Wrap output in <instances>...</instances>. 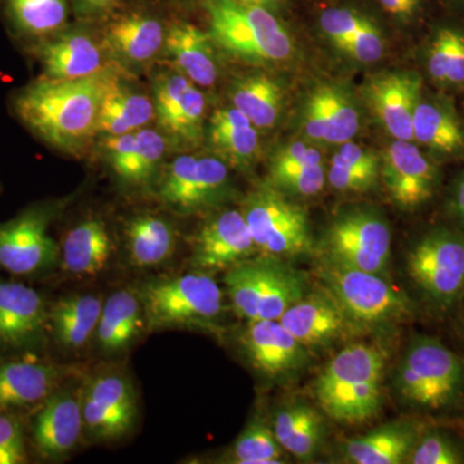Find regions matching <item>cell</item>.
<instances>
[{
    "instance_id": "obj_1",
    "label": "cell",
    "mask_w": 464,
    "mask_h": 464,
    "mask_svg": "<svg viewBox=\"0 0 464 464\" xmlns=\"http://www.w3.org/2000/svg\"><path fill=\"white\" fill-rule=\"evenodd\" d=\"M115 78L109 70L67 81L42 76L18 92L14 110L39 139L72 154L97 132L101 101Z\"/></svg>"
},
{
    "instance_id": "obj_2",
    "label": "cell",
    "mask_w": 464,
    "mask_h": 464,
    "mask_svg": "<svg viewBox=\"0 0 464 464\" xmlns=\"http://www.w3.org/2000/svg\"><path fill=\"white\" fill-rule=\"evenodd\" d=\"M389 353L380 343L353 342L332 357L314 383L325 417L342 424H362L380 414Z\"/></svg>"
},
{
    "instance_id": "obj_3",
    "label": "cell",
    "mask_w": 464,
    "mask_h": 464,
    "mask_svg": "<svg viewBox=\"0 0 464 464\" xmlns=\"http://www.w3.org/2000/svg\"><path fill=\"white\" fill-rule=\"evenodd\" d=\"M393 389L399 401L415 413H463L464 357L439 338L417 334L396 365Z\"/></svg>"
},
{
    "instance_id": "obj_4",
    "label": "cell",
    "mask_w": 464,
    "mask_h": 464,
    "mask_svg": "<svg viewBox=\"0 0 464 464\" xmlns=\"http://www.w3.org/2000/svg\"><path fill=\"white\" fill-rule=\"evenodd\" d=\"M314 275L362 334L393 332L417 316L413 299L387 276L335 264L320 256Z\"/></svg>"
},
{
    "instance_id": "obj_5",
    "label": "cell",
    "mask_w": 464,
    "mask_h": 464,
    "mask_svg": "<svg viewBox=\"0 0 464 464\" xmlns=\"http://www.w3.org/2000/svg\"><path fill=\"white\" fill-rule=\"evenodd\" d=\"M225 284L235 314L246 323L279 320L311 289L306 274L289 259L265 255L232 266Z\"/></svg>"
},
{
    "instance_id": "obj_6",
    "label": "cell",
    "mask_w": 464,
    "mask_h": 464,
    "mask_svg": "<svg viewBox=\"0 0 464 464\" xmlns=\"http://www.w3.org/2000/svg\"><path fill=\"white\" fill-rule=\"evenodd\" d=\"M405 270L424 306L435 316H447L464 298V232H424L406 252Z\"/></svg>"
},
{
    "instance_id": "obj_7",
    "label": "cell",
    "mask_w": 464,
    "mask_h": 464,
    "mask_svg": "<svg viewBox=\"0 0 464 464\" xmlns=\"http://www.w3.org/2000/svg\"><path fill=\"white\" fill-rule=\"evenodd\" d=\"M209 35L230 56L252 63H280L295 51L285 27L268 9L237 0H206Z\"/></svg>"
},
{
    "instance_id": "obj_8",
    "label": "cell",
    "mask_w": 464,
    "mask_h": 464,
    "mask_svg": "<svg viewBox=\"0 0 464 464\" xmlns=\"http://www.w3.org/2000/svg\"><path fill=\"white\" fill-rule=\"evenodd\" d=\"M146 322L151 329L209 326L224 311V292L209 274L191 273L158 280L141 293Z\"/></svg>"
},
{
    "instance_id": "obj_9",
    "label": "cell",
    "mask_w": 464,
    "mask_h": 464,
    "mask_svg": "<svg viewBox=\"0 0 464 464\" xmlns=\"http://www.w3.org/2000/svg\"><path fill=\"white\" fill-rule=\"evenodd\" d=\"M241 212L261 255L290 261L315 250L306 210L273 186L250 194Z\"/></svg>"
},
{
    "instance_id": "obj_10",
    "label": "cell",
    "mask_w": 464,
    "mask_h": 464,
    "mask_svg": "<svg viewBox=\"0 0 464 464\" xmlns=\"http://www.w3.org/2000/svg\"><path fill=\"white\" fill-rule=\"evenodd\" d=\"M391 244L390 226L380 213L371 208H353L333 219L317 256L389 277Z\"/></svg>"
},
{
    "instance_id": "obj_11",
    "label": "cell",
    "mask_w": 464,
    "mask_h": 464,
    "mask_svg": "<svg viewBox=\"0 0 464 464\" xmlns=\"http://www.w3.org/2000/svg\"><path fill=\"white\" fill-rule=\"evenodd\" d=\"M239 344L249 366L270 383H295L311 364L313 353L279 320L246 323L240 333Z\"/></svg>"
},
{
    "instance_id": "obj_12",
    "label": "cell",
    "mask_w": 464,
    "mask_h": 464,
    "mask_svg": "<svg viewBox=\"0 0 464 464\" xmlns=\"http://www.w3.org/2000/svg\"><path fill=\"white\" fill-rule=\"evenodd\" d=\"M228 183L227 164L222 159L183 154L168 164L158 195L176 212H198L224 200Z\"/></svg>"
},
{
    "instance_id": "obj_13",
    "label": "cell",
    "mask_w": 464,
    "mask_h": 464,
    "mask_svg": "<svg viewBox=\"0 0 464 464\" xmlns=\"http://www.w3.org/2000/svg\"><path fill=\"white\" fill-rule=\"evenodd\" d=\"M50 216L34 209L0 224V267L25 276L56 264L58 246L51 237Z\"/></svg>"
},
{
    "instance_id": "obj_14",
    "label": "cell",
    "mask_w": 464,
    "mask_h": 464,
    "mask_svg": "<svg viewBox=\"0 0 464 464\" xmlns=\"http://www.w3.org/2000/svg\"><path fill=\"white\" fill-rule=\"evenodd\" d=\"M279 322L311 353L360 334L340 304L320 285L308 290L283 314Z\"/></svg>"
},
{
    "instance_id": "obj_15",
    "label": "cell",
    "mask_w": 464,
    "mask_h": 464,
    "mask_svg": "<svg viewBox=\"0 0 464 464\" xmlns=\"http://www.w3.org/2000/svg\"><path fill=\"white\" fill-rule=\"evenodd\" d=\"M381 172L391 199L404 210L426 206L438 190V167L411 141L390 143Z\"/></svg>"
},
{
    "instance_id": "obj_16",
    "label": "cell",
    "mask_w": 464,
    "mask_h": 464,
    "mask_svg": "<svg viewBox=\"0 0 464 464\" xmlns=\"http://www.w3.org/2000/svg\"><path fill=\"white\" fill-rule=\"evenodd\" d=\"M258 252L243 212L228 209L210 218L198 232L192 265L206 274L227 271Z\"/></svg>"
},
{
    "instance_id": "obj_17",
    "label": "cell",
    "mask_w": 464,
    "mask_h": 464,
    "mask_svg": "<svg viewBox=\"0 0 464 464\" xmlns=\"http://www.w3.org/2000/svg\"><path fill=\"white\" fill-rule=\"evenodd\" d=\"M84 429L96 438H121L132 429L137 401L132 384L123 375L94 378L82 396Z\"/></svg>"
},
{
    "instance_id": "obj_18",
    "label": "cell",
    "mask_w": 464,
    "mask_h": 464,
    "mask_svg": "<svg viewBox=\"0 0 464 464\" xmlns=\"http://www.w3.org/2000/svg\"><path fill=\"white\" fill-rule=\"evenodd\" d=\"M155 118L174 146L198 145L204 134L206 99L200 90L179 75L154 87Z\"/></svg>"
},
{
    "instance_id": "obj_19",
    "label": "cell",
    "mask_w": 464,
    "mask_h": 464,
    "mask_svg": "<svg viewBox=\"0 0 464 464\" xmlns=\"http://www.w3.org/2000/svg\"><path fill=\"white\" fill-rule=\"evenodd\" d=\"M422 79L417 72H384L365 87V97L391 136L413 141V118L420 100Z\"/></svg>"
},
{
    "instance_id": "obj_20",
    "label": "cell",
    "mask_w": 464,
    "mask_h": 464,
    "mask_svg": "<svg viewBox=\"0 0 464 464\" xmlns=\"http://www.w3.org/2000/svg\"><path fill=\"white\" fill-rule=\"evenodd\" d=\"M429 424L418 420H399L382 424L364 435L347 440L341 448L343 462L351 464H401Z\"/></svg>"
},
{
    "instance_id": "obj_21",
    "label": "cell",
    "mask_w": 464,
    "mask_h": 464,
    "mask_svg": "<svg viewBox=\"0 0 464 464\" xmlns=\"http://www.w3.org/2000/svg\"><path fill=\"white\" fill-rule=\"evenodd\" d=\"M83 429L81 396L72 391H56L36 415L34 441L43 457H63L76 447Z\"/></svg>"
},
{
    "instance_id": "obj_22",
    "label": "cell",
    "mask_w": 464,
    "mask_h": 464,
    "mask_svg": "<svg viewBox=\"0 0 464 464\" xmlns=\"http://www.w3.org/2000/svg\"><path fill=\"white\" fill-rule=\"evenodd\" d=\"M47 325V307L35 289L0 280V343L26 346L39 340Z\"/></svg>"
},
{
    "instance_id": "obj_23",
    "label": "cell",
    "mask_w": 464,
    "mask_h": 464,
    "mask_svg": "<svg viewBox=\"0 0 464 464\" xmlns=\"http://www.w3.org/2000/svg\"><path fill=\"white\" fill-rule=\"evenodd\" d=\"M61 372L42 360H12L0 364V411L43 404L57 391Z\"/></svg>"
},
{
    "instance_id": "obj_24",
    "label": "cell",
    "mask_w": 464,
    "mask_h": 464,
    "mask_svg": "<svg viewBox=\"0 0 464 464\" xmlns=\"http://www.w3.org/2000/svg\"><path fill=\"white\" fill-rule=\"evenodd\" d=\"M45 78H85L103 72V54L88 34L70 32L42 41L36 51Z\"/></svg>"
},
{
    "instance_id": "obj_25",
    "label": "cell",
    "mask_w": 464,
    "mask_h": 464,
    "mask_svg": "<svg viewBox=\"0 0 464 464\" xmlns=\"http://www.w3.org/2000/svg\"><path fill=\"white\" fill-rule=\"evenodd\" d=\"M325 414L304 400H290L273 415V431L280 447L302 462H311L325 441Z\"/></svg>"
},
{
    "instance_id": "obj_26",
    "label": "cell",
    "mask_w": 464,
    "mask_h": 464,
    "mask_svg": "<svg viewBox=\"0 0 464 464\" xmlns=\"http://www.w3.org/2000/svg\"><path fill=\"white\" fill-rule=\"evenodd\" d=\"M215 43L209 33L188 23L174 24L166 35L167 54L192 84L212 87L218 78Z\"/></svg>"
},
{
    "instance_id": "obj_27",
    "label": "cell",
    "mask_w": 464,
    "mask_h": 464,
    "mask_svg": "<svg viewBox=\"0 0 464 464\" xmlns=\"http://www.w3.org/2000/svg\"><path fill=\"white\" fill-rule=\"evenodd\" d=\"M160 21L146 14H130L112 21L105 32L106 50L127 65H143L152 60L166 43Z\"/></svg>"
},
{
    "instance_id": "obj_28",
    "label": "cell",
    "mask_w": 464,
    "mask_h": 464,
    "mask_svg": "<svg viewBox=\"0 0 464 464\" xmlns=\"http://www.w3.org/2000/svg\"><path fill=\"white\" fill-rule=\"evenodd\" d=\"M207 140L217 157L232 167L248 168L257 158V128L237 109L216 110L208 124Z\"/></svg>"
},
{
    "instance_id": "obj_29",
    "label": "cell",
    "mask_w": 464,
    "mask_h": 464,
    "mask_svg": "<svg viewBox=\"0 0 464 464\" xmlns=\"http://www.w3.org/2000/svg\"><path fill=\"white\" fill-rule=\"evenodd\" d=\"M146 314L141 295L121 289L103 302L96 337L106 353H119L141 334Z\"/></svg>"
},
{
    "instance_id": "obj_30",
    "label": "cell",
    "mask_w": 464,
    "mask_h": 464,
    "mask_svg": "<svg viewBox=\"0 0 464 464\" xmlns=\"http://www.w3.org/2000/svg\"><path fill=\"white\" fill-rule=\"evenodd\" d=\"M111 256V237L101 219H85L67 232L63 240V268L76 276L100 274L108 267Z\"/></svg>"
},
{
    "instance_id": "obj_31",
    "label": "cell",
    "mask_w": 464,
    "mask_h": 464,
    "mask_svg": "<svg viewBox=\"0 0 464 464\" xmlns=\"http://www.w3.org/2000/svg\"><path fill=\"white\" fill-rule=\"evenodd\" d=\"M155 118L154 101L119 83H110L101 101L97 132L105 136L136 132Z\"/></svg>"
},
{
    "instance_id": "obj_32",
    "label": "cell",
    "mask_w": 464,
    "mask_h": 464,
    "mask_svg": "<svg viewBox=\"0 0 464 464\" xmlns=\"http://www.w3.org/2000/svg\"><path fill=\"white\" fill-rule=\"evenodd\" d=\"M102 307V299L92 295L60 299L48 314L58 343L69 350L83 348L96 335Z\"/></svg>"
},
{
    "instance_id": "obj_33",
    "label": "cell",
    "mask_w": 464,
    "mask_h": 464,
    "mask_svg": "<svg viewBox=\"0 0 464 464\" xmlns=\"http://www.w3.org/2000/svg\"><path fill=\"white\" fill-rule=\"evenodd\" d=\"M413 140L439 154H459L464 150L463 125L447 103L420 99L414 112Z\"/></svg>"
},
{
    "instance_id": "obj_34",
    "label": "cell",
    "mask_w": 464,
    "mask_h": 464,
    "mask_svg": "<svg viewBox=\"0 0 464 464\" xmlns=\"http://www.w3.org/2000/svg\"><path fill=\"white\" fill-rule=\"evenodd\" d=\"M128 255L137 267H155L172 257L176 231L167 219L154 215L133 217L125 227Z\"/></svg>"
},
{
    "instance_id": "obj_35",
    "label": "cell",
    "mask_w": 464,
    "mask_h": 464,
    "mask_svg": "<svg viewBox=\"0 0 464 464\" xmlns=\"http://www.w3.org/2000/svg\"><path fill=\"white\" fill-rule=\"evenodd\" d=\"M232 106L243 112L258 130H268L276 124L283 109V91L270 76H243L232 84Z\"/></svg>"
},
{
    "instance_id": "obj_36",
    "label": "cell",
    "mask_w": 464,
    "mask_h": 464,
    "mask_svg": "<svg viewBox=\"0 0 464 464\" xmlns=\"http://www.w3.org/2000/svg\"><path fill=\"white\" fill-rule=\"evenodd\" d=\"M9 26L32 39L51 38L65 25L66 0H0Z\"/></svg>"
},
{
    "instance_id": "obj_37",
    "label": "cell",
    "mask_w": 464,
    "mask_h": 464,
    "mask_svg": "<svg viewBox=\"0 0 464 464\" xmlns=\"http://www.w3.org/2000/svg\"><path fill=\"white\" fill-rule=\"evenodd\" d=\"M427 69L433 81L448 85L464 84V32L442 27L433 36Z\"/></svg>"
},
{
    "instance_id": "obj_38",
    "label": "cell",
    "mask_w": 464,
    "mask_h": 464,
    "mask_svg": "<svg viewBox=\"0 0 464 464\" xmlns=\"http://www.w3.org/2000/svg\"><path fill=\"white\" fill-rule=\"evenodd\" d=\"M314 94L325 121V142L351 141L360 127L359 112L350 97L335 85H319Z\"/></svg>"
},
{
    "instance_id": "obj_39",
    "label": "cell",
    "mask_w": 464,
    "mask_h": 464,
    "mask_svg": "<svg viewBox=\"0 0 464 464\" xmlns=\"http://www.w3.org/2000/svg\"><path fill=\"white\" fill-rule=\"evenodd\" d=\"M284 454L285 450L275 438L271 424L256 417L235 441L228 463L279 464L284 463Z\"/></svg>"
},
{
    "instance_id": "obj_40",
    "label": "cell",
    "mask_w": 464,
    "mask_h": 464,
    "mask_svg": "<svg viewBox=\"0 0 464 464\" xmlns=\"http://www.w3.org/2000/svg\"><path fill=\"white\" fill-rule=\"evenodd\" d=\"M454 431V430H453ZM450 427L429 424L409 456L411 464H463L464 438Z\"/></svg>"
},
{
    "instance_id": "obj_41",
    "label": "cell",
    "mask_w": 464,
    "mask_h": 464,
    "mask_svg": "<svg viewBox=\"0 0 464 464\" xmlns=\"http://www.w3.org/2000/svg\"><path fill=\"white\" fill-rule=\"evenodd\" d=\"M166 136L150 128L136 130L132 157L121 181L143 185L157 173L167 151Z\"/></svg>"
},
{
    "instance_id": "obj_42",
    "label": "cell",
    "mask_w": 464,
    "mask_h": 464,
    "mask_svg": "<svg viewBox=\"0 0 464 464\" xmlns=\"http://www.w3.org/2000/svg\"><path fill=\"white\" fill-rule=\"evenodd\" d=\"M335 47L364 63H375L384 53V43L380 30L371 21H366L350 38Z\"/></svg>"
},
{
    "instance_id": "obj_43",
    "label": "cell",
    "mask_w": 464,
    "mask_h": 464,
    "mask_svg": "<svg viewBox=\"0 0 464 464\" xmlns=\"http://www.w3.org/2000/svg\"><path fill=\"white\" fill-rule=\"evenodd\" d=\"M325 181V169H324L323 164H320V166L310 168L304 172L282 177V179L271 182V186L283 192L284 195L310 198L323 191Z\"/></svg>"
},
{
    "instance_id": "obj_44",
    "label": "cell",
    "mask_w": 464,
    "mask_h": 464,
    "mask_svg": "<svg viewBox=\"0 0 464 464\" xmlns=\"http://www.w3.org/2000/svg\"><path fill=\"white\" fill-rule=\"evenodd\" d=\"M25 459V440L20 423L12 415L0 411V464H20Z\"/></svg>"
},
{
    "instance_id": "obj_45",
    "label": "cell",
    "mask_w": 464,
    "mask_h": 464,
    "mask_svg": "<svg viewBox=\"0 0 464 464\" xmlns=\"http://www.w3.org/2000/svg\"><path fill=\"white\" fill-rule=\"evenodd\" d=\"M366 21L351 9L329 8L320 17V25L333 44L337 45L350 38Z\"/></svg>"
},
{
    "instance_id": "obj_46",
    "label": "cell",
    "mask_w": 464,
    "mask_h": 464,
    "mask_svg": "<svg viewBox=\"0 0 464 464\" xmlns=\"http://www.w3.org/2000/svg\"><path fill=\"white\" fill-rule=\"evenodd\" d=\"M332 166L375 174H380L381 170L380 159L377 155L351 141L342 143L341 149L333 157Z\"/></svg>"
},
{
    "instance_id": "obj_47",
    "label": "cell",
    "mask_w": 464,
    "mask_h": 464,
    "mask_svg": "<svg viewBox=\"0 0 464 464\" xmlns=\"http://www.w3.org/2000/svg\"><path fill=\"white\" fill-rule=\"evenodd\" d=\"M378 177L380 174L360 172L331 164L326 179L334 190L340 192H365L374 188Z\"/></svg>"
},
{
    "instance_id": "obj_48",
    "label": "cell",
    "mask_w": 464,
    "mask_h": 464,
    "mask_svg": "<svg viewBox=\"0 0 464 464\" xmlns=\"http://www.w3.org/2000/svg\"><path fill=\"white\" fill-rule=\"evenodd\" d=\"M136 132L121 134V136H105L103 149L110 167L112 168L119 179H123L130 157H132Z\"/></svg>"
},
{
    "instance_id": "obj_49",
    "label": "cell",
    "mask_w": 464,
    "mask_h": 464,
    "mask_svg": "<svg viewBox=\"0 0 464 464\" xmlns=\"http://www.w3.org/2000/svg\"><path fill=\"white\" fill-rule=\"evenodd\" d=\"M320 164H323V157L319 150L308 148L304 154L293 159V160L271 164V182L276 181V179H282V177L290 176V174L304 172V170L320 166Z\"/></svg>"
},
{
    "instance_id": "obj_50",
    "label": "cell",
    "mask_w": 464,
    "mask_h": 464,
    "mask_svg": "<svg viewBox=\"0 0 464 464\" xmlns=\"http://www.w3.org/2000/svg\"><path fill=\"white\" fill-rule=\"evenodd\" d=\"M304 116V128L307 136L315 141H325V121H324L322 106L314 92L307 101Z\"/></svg>"
},
{
    "instance_id": "obj_51",
    "label": "cell",
    "mask_w": 464,
    "mask_h": 464,
    "mask_svg": "<svg viewBox=\"0 0 464 464\" xmlns=\"http://www.w3.org/2000/svg\"><path fill=\"white\" fill-rule=\"evenodd\" d=\"M449 213L459 225V230L464 232V172L454 182L451 188L450 197L448 200Z\"/></svg>"
},
{
    "instance_id": "obj_52",
    "label": "cell",
    "mask_w": 464,
    "mask_h": 464,
    "mask_svg": "<svg viewBox=\"0 0 464 464\" xmlns=\"http://www.w3.org/2000/svg\"><path fill=\"white\" fill-rule=\"evenodd\" d=\"M384 11L395 16L409 17L415 14L418 8L409 0H378Z\"/></svg>"
},
{
    "instance_id": "obj_53",
    "label": "cell",
    "mask_w": 464,
    "mask_h": 464,
    "mask_svg": "<svg viewBox=\"0 0 464 464\" xmlns=\"http://www.w3.org/2000/svg\"><path fill=\"white\" fill-rule=\"evenodd\" d=\"M119 0H74L75 7L82 14H97L114 7Z\"/></svg>"
},
{
    "instance_id": "obj_54",
    "label": "cell",
    "mask_w": 464,
    "mask_h": 464,
    "mask_svg": "<svg viewBox=\"0 0 464 464\" xmlns=\"http://www.w3.org/2000/svg\"><path fill=\"white\" fill-rule=\"evenodd\" d=\"M440 423L450 427L451 430H454V431H457L464 438V411L456 418H450V420H442V422Z\"/></svg>"
},
{
    "instance_id": "obj_55",
    "label": "cell",
    "mask_w": 464,
    "mask_h": 464,
    "mask_svg": "<svg viewBox=\"0 0 464 464\" xmlns=\"http://www.w3.org/2000/svg\"><path fill=\"white\" fill-rule=\"evenodd\" d=\"M243 5H256V7L266 8L270 11L271 8L277 7L282 0H237Z\"/></svg>"
},
{
    "instance_id": "obj_56",
    "label": "cell",
    "mask_w": 464,
    "mask_h": 464,
    "mask_svg": "<svg viewBox=\"0 0 464 464\" xmlns=\"http://www.w3.org/2000/svg\"><path fill=\"white\" fill-rule=\"evenodd\" d=\"M458 319H457V329L458 334L462 338L464 342V298L463 301L460 302L459 306H458Z\"/></svg>"
},
{
    "instance_id": "obj_57",
    "label": "cell",
    "mask_w": 464,
    "mask_h": 464,
    "mask_svg": "<svg viewBox=\"0 0 464 464\" xmlns=\"http://www.w3.org/2000/svg\"><path fill=\"white\" fill-rule=\"evenodd\" d=\"M409 2L413 3L414 5H417V7H420V3H422V0H409Z\"/></svg>"
},
{
    "instance_id": "obj_58",
    "label": "cell",
    "mask_w": 464,
    "mask_h": 464,
    "mask_svg": "<svg viewBox=\"0 0 464 464\" xmlns=\"http://www.w3.org/2000/svg\"><path fill=\"white\" fill-rule=\"evenodd\" d=\"M463 2H464V0H463Z\"/></svg>"
}]
</instances>
